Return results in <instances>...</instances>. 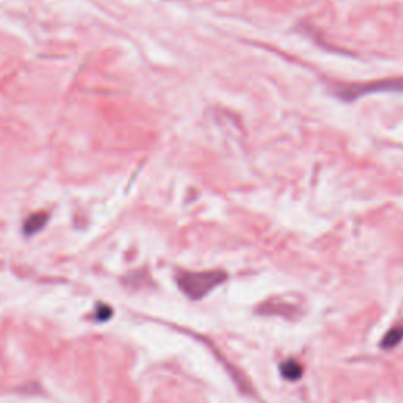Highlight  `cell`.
I'll return each instance as SVG.
<instances>
[{
  "mask_svg": "<svg viewBox=\"0 0 403 403\" xmlns=\"http://www.w3.org/2000/svg\"><path fill=\"white\" fill-rule=\"evenodd\" d=\"M332 92L336 93L337 98L344 101H354L358 98H363V96L381 92L403 93V76L395 79L372 82V84H339L332 88Z\"/></svg>",
  "mask_w": 403,
  "mask_h": 403,
  "instance_id": "obj_1",
  "label": "cell"
},
{
  "mask_svg": "<svg viewBox=\"0 0 403 403\" xmlns=\"http://www.w3.org/2000/svg\"><path fill=\"white\" fill-rule=\"evenodd\" d=\"M226 281V274L221 271H205V273H183L178 276V286L185 295L192 300H200L206 293Z\"/></svg>",
  "mask_w": 403,
  "mask_h": 403,
  "instance_id": "obj_2",
  "label": "cell"
},
{
  "mask_svg": "<svg viewBox=\"0 0 403 403\" xmlns=\"http://www.w3.org/2000/svg\"><path fill=\"white\" fill-rule=\"evenodd\" d=\"M46 222H47V214L46 213H35L24 221L23 232H24V235H29V236L35 235L46 226Z\"/></svg>",
  "mask_w": 403,
  "mask_h": 403,
  "instance_id": "obj_3",
  "label": "cell"
},
{
  "mask_svg": "<svg viewBox=\"0 0 403 403\" xmlns=\"http://www.w3.org/2000/svg\"><path fill=\"white\" fill-rule=\"evenodd\" d=\"M281 375L288 381H296L301 378L303 367L295 359H287L286 363L281 364Z\"/></svg>",
  "mask_w": 403,
  "mask_h": 403,
  "instance_id": "obj_4",
  "label": "cell"
},
{
  "mask_svg": "<svg viewBox=\"0 0 403 403\" xmlns=\"http://www.w3.org/2000/svg\"><path fill=\"white\" fill-rule=\"evenodd\" d=\"M402 340H403V328L397 326V328H392L391 331L387 332V334L383 339V344H381V345H383L385 349H392V346L399 345Z\"/></svg>",
  "mask_w": 403,
  "mask_h": 403,
  "instance_id": "obj_5",
  "label": "cell"
},
{
  "mask_svg": "<svg viewBox=\"0 0 403 403\" xmlns=\"http://www.w3.org/2000/svg\"><path fill=\"white\" fill-rule=\"evenodd\" d=\"M96 320H107L110 318V315H112V310H110V308H107V305H98V309H96Z\"/></svg>",
  "mask_w": 403,
  "mask_h": 403,
  "instance_id": "obj_6",
  "label": "cell"
}]
</instances>
